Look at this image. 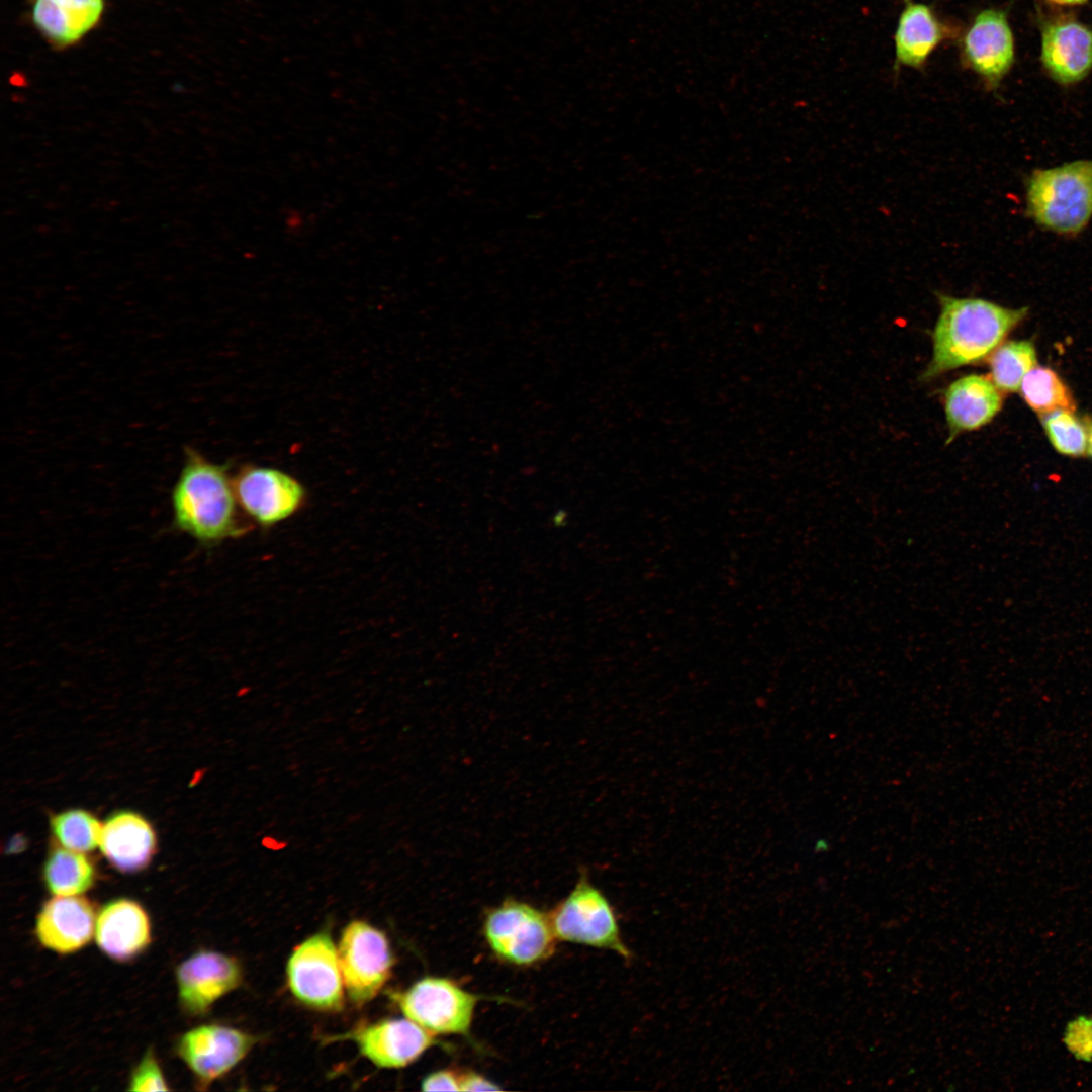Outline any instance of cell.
<instances>
[{
  "label": "cell",
  "mask_w": 1092,
  "mask_h": 1092,
  "mask_svg": "<svg viewBox=\"0 0 1092 1092\" xmlns=\"http://www.w3.org/2000/svg\"><path fill=\"white\" fill-rule=\"evenodd\" d=\"M1002 404L1001 390L990 376L970 374L958 378L943 393L948 440L987 425Z\"/></svg>",
  "instance_id": "16"
},
{
  "label": "cell",
  "mask_w": 1092,
  "mask_h": 1092,
  "mask_svg": "<svg viewBox=\"0 0 1092 1092\" xmlns=\"http://www.w3.org/2000/svg\"><path fill=\"white\" fill-rule=\"evenodd\" d=\"M403 1015L435 1035H468L479 997L456 982L428 976L393 994Z\"/></svg>",
  "instance_id": "6"
},
{
  "label": "cell",
  "mask_w": 1092,
  "mask_h": 1092,
  "mask_svg": "<svg viewBox=\"0 0 1092 1092\" xmlns=\"http://www.w3.org/2000/svg\"><path fill=\"white\" fill-rule=\"evenodd\" d=\"M1019 390L1025 402L1039 414L1056 410H1076L1070 388L1051 368H1032L1024 376Z\"/></svg>",
  "instance_id": "23"
},
{
  "label": "cell",
  "mask_w": 1092,
  "mask_h": 1092,
  "mask_svg": "<svg viewBox=\"0 0 1092 1092\" xmlns=\"http://www.w3.org/2000/svg\"><path fill=\"white\" fill-rule=\"evenodd\" d=\"M1041 62L1060 84L1083 80L1092 70V29L1071 17H1057L1042 24Z\"/></svg>",
  "instance_id": "14"
},
{
  "label": "cell",
  "mask_w": 1092,
  "mask_h": 1092,
  "mask_svg": "<svg viewBox=\"0 0 1092 1092\" xmlns=\"http://www.w3.org/2000/svg\"><path fill=\"white\" fill-rule=\"evenodd\" d=\"M178 1001L190 1016L205 1014L212 1004L242 982V969L234 957L200 950L176 969Z\"/></svg>",
  "instance_id": "12"
},
{
  "label": "cell",
  "mask_w": 1092,
  "mask_h": 1092,
  "mask_svg": "<svg viewBox=\"0 0 1092 1092\" xmlns=\"http://www.w3.org/2000/svg\"><path fill=\"white\" fill-rule=\"evenodd\" d=\"M423 1091H460V1072L441 1069L428 1074L421 1082Z\"/></svg>",
  "instance_id": "27"
},
{
  "label": "cell",
  "mask_w": 1092,
  "mask_h": 1092,
  "mask_svg": "<svg viewBox=\"0 0 1092 1092\" xmlns=\"http://www.w3.org/2000/svg\"><path fill=\"white\" fill-rule=\"evenodd\" d=\"M548 916L557 940L611 950L631 960L612 904L585 872Z\"/></svg>",
  "instance_id": "4"
},
{
  "label": "cell",
  "mask_w": 1092,
  "mask_h": 1092,
  "mask_svg": "<svg viewBox=\"0 0 1092 1092\" xmlns=\"http://www.w3.org/2000/svg\"><path fill=\"white\" fill-rule=\"evenodd\" d=\"M99 847L115 869L134 873L146 868L152 859L156 835L144 817L131 811H120L102 825Z\"/></svg>",
  "instance_id": "19"
},
{
  "label": "cell",
  "mask_w": 1092,
  "mask_h": 1092,
  "mask_svg": "<svg viewBox=\"0 0 1092 1092\" xmlns=\"http://www.w3.org/2000/svg\"><path fill=\"white\" fill-rule=\"evenodd\" d=\"M260 844L271 851L284 850L288 846V841L278 838L277 836L266 834L260 839Z\"/></svg>",
  "instance_id": "29"
},
{
  "label": "cell",
  "mask_w": 1092,
  "mask_h": 1092,
  "mask_svg": "<svg viewBox=\"0 0 1092 1092\" xmlns=\"http://www.w3.org/2000/svg\"><path fill=\"white\" fill-rule=\"evenodd\" d=\"M42 874L46 887L54 896L80 895L93 886L96 877L94 864L84 852L59 844L50 850Z\"/></svg>",
  "instance_id": "21"
},
{
  "label": "cell",
  "mask_w": 1092,
  "mask_h": 1092,
  "mask_svg": "<svg viewBox=\"0 0 1092 1092\" xmlns=\"http://www.w3.org/2000/svg\"><path fill=\"white\" fill-rule=\"evenodd\" d=\"M500 1089V1086L496 1083L477 1072L471 1070L460 1072V1091L474 1092Z\"/></svg>",
  "instance_id": "28"
},
{
  "label": "cell",
  "mask_w": 1092,
  "mask_h": 1092,
  "mask_svg": "<svg viewBox=\"0 0 1092 1092\" xmlns=\"http://www.w3.org/2000/svg\"><path fill=\"white\" fill-rule=\"evenodd\" d=\"M483 932L493 953L517 966L548 959L557 941L548 914L517 900H507L491 909L485 916Z\"/></svg>",
  "instance_id": "5"
},
{
  "label": "cell",
  "mask_w": 1092,
  "mask_h": 1092,
  "mask_svg": "<svg viewBox=\"0 0 1092 1092\" xmlns=\"http://www.w3.org/2000/svg\"><path fill=\"white\" fill-rule=\"evenodd\" d=\"M1088 433L1087 453L1092 458V418L1085 421Z\"/></svg>",
  "instance_id": "31"
},
{
  "label": "cell",
  "mask_w": 1092,
  "mask_h": 1092,
  "mask_svg": "<svg viewBox=\"0 0 1092 1092\" xmlns=\"http://www.w3.org/2000/svg\"><path fill=\"white\" fill-rule=\"evenodd\" d=\"M1044 432L1061 454L1079 457L1087 453L1088 433L1085 422L1072 411L1056 410L1040 414Z\"/></svg>",
  "instance_id": "25"
},
{
  "label": "cell",
  "mask_w": 1092,
  "mask_h": 1092,
  "mask_svg": "<svg viewBox=\"0 0 1092 1092\" xmlns=\"http://www.w3.org/2000/svg\"><path fill=\"white\" fill-rule=\"evenodd\" d=\"M238 506L257 524L271 527L293 516L305 502V489L275 468L246 466L233 479Z\"/></svg>",
  "instance_id": "10"
},
{
  "label": "cell",
  "mask_w": 1092,
  "mask_h": 1092,
  "mask_svg": "<svg viewBox=\"0 0 1092 1092\" xmlns=\"http://www.w3.org/2000/svg\"><path fill=\"white\" fill-rule=\"evenodd\" d=\"M940 311L932 332V358L921 379L929 381L989 357L1026 315L983 298L936 294Z\"/></svg>",
  "instance_id": "1"
},
{
  "label": "cell",
  "mask_w": 1092,
  "mask_h": 1092,
  "mask_svg": "<svg viewBox=\"0 0 1092 1092\" xmlns=\"http://www.w3.org/2000/svg\"><path fill=\"white\" fill-rule=\"evenodd\" d=\"M257 1037L220 1024H203L183 1033L175 1050L195 1077L200 1090L239 1064L257 1042Z\"/></svg>",
  "instance_id": "9"
},
{
  "label": "cell",
  "mask_w": 1092,
  "mask_h": 1092,
  "mask_svg": "<svg viewBox=\"0 0 1092 1092\" xmlns=\"http://www.w3.org/2000/svg\"><path fill=\"white\" fill-rule=\"evenodd\" d=\"M1036 363V351L1032 342H1004L989 356L990 378L1001 391L1015 392Z\"/></svg>",
  "instance_id": "22"
},
{
  "label": "cell",
  "mask_w": 1092,
  "mask_h": 1092,
  "mask_svg": "<svg viewBox=\"0 0 1092 1092\" xmlns=\"http://www.w3.org/2000/svg\"><path fill=\"white\" fill-rule=\"evenodd\" d=\"M93 904L80 895L54 896L44 902L35 922V935L47 948L70 953L83 947L95 932Z\"/></svg>",
  "instance_id": "15"
},
{
  "label": "cell",
  "mask_w": 1092,
  "mask_h": 1092,
  "mask_svg": "<svg viewBox=\"0 0 1092 1092\" xmlns=\"http://www.w3.org/2000/svg\"><path fill=\"white\" fill-rule=\"evenodd\" d=\"M104 0H32L31 21L55 49H67L83 39L101 21Z\"/></svg>",
  "instance_id": "17"
},
{
  "label": "cell",
  "mask_w": 1092,
  "mask_h": 1092,
  "mask_svg": "<svg viewBox=\"0 0 1092 1092\" xmlns=\"http://www.w3.org/2000/svg\"><path fill=\"white\" fill-rule=\"evenodd\" d=\"M228 464H215L186 448L185 460L172 490L174 525L204 545L246 532L240 523Z\"/></svg>",
  "instance_id": "2"
},
{
  "label": "cell",
  "mask_w": 1092,
  "mask_h": 1092,
  "mask_svg": "<svg viewBox=\"0 0 1092 1092\" xmlns=\"http://www.w3.org/2000/svg\"><path fill=\"white\" fill-rule=\"evenodd\" d=\"M1048 2L1059 6H1078L1085 4L1088 0H1046Z\"/></svg>",
  "instance_id": "30"
},
{
  "label": "cell",
  "mask_w": 1092,
  "mask_h": 1092,
  "mask_svg": "<svg viewBox=\"0 0 1092 1092\" xmlns=\"http://www.w3.org/2000/svg\"><path fill=\"white\" fill-rule=\"evenodd\" d=\"M960 50L963 64L988 89H996L1015 58L1014 37L1006 13L994 8L979 12L964 32Z\"/></svg>",
  "instance_id": "11"
},
{
  "label": "cell",
  "mask_w": 1092,
  "mask_h": 1092,
  "mask_svg": "<svg viewBox=\"0 0 1092 1092\" xmlns=\"http://www.w3.org/2000/svg\"><path fill=\"white\" fill-rule=\"evenodd\" d=\"M1026 212L1044 230L1080 234L1092 217V159L1034 170L1026 182Z\"/></svg>",
  "instance_id": "3"
},
{
  "label": "cell",
  "mask_w": 1092,
  "mask_h": 1092,
  "mask_svg": "<svg viewBox=\"0 0 1092 1092\" xmlns=\"http://www.w3.org/2000/svg\"><path fill=\"white\" fill-rule=\"evenodd\" d=\"M128 1090L130 1091H168L161 1068L152 1050H148L131 1072Z\"/></svg>",
  "instance_id": "26"
},
{
  "label": "cell",
  "mask_w": 1092,
  "mask_h": 1092,
  "mask_svg": "<svg viewBox=\"0 0 1092 1092\" xmlns=\"http://www.w3.org/2000/svg\"><path fill=\"white\" fill-rule=\"evenodd\" d=\"M286 976L290 991L306 1006L322 1011L343 1006L345 986L338 949L329 933H315L294 947Z\"/></svg>",
  "instance_id": "7"
},
{
  "label": "cell",
  "mask_w": 1092,
  "mask_h": 1092,
  "mask_svg": "<svg viewBox=\"0 0 1092 1092\" xmlns=\"http://www.w3.org/2000/svg\"><path fill=\"white\" fill-rule=\"evenodd\" d=\"M338 956L345 989L356 1004L374 998L390 977L393 956L387 937L365 921L344 927Z\"/></svg>",
  "instance_id": "8"
},
{
  "label": "cell",
  "mask_w": 1092,
  "mask_h": 1092,
  "mask_svg": "<svg viewBox=\"0 0 1092 1092\" xmlns=\"http://www.w3.org/2000/svg\"><path fill=\"white\" fill-rule=\"evenodd\" d=\"M947 34L946 26L929 6L908 0L894 37L896 67L921 69Z\"/></svg>",
  "instance_id": "20"
},
{
  "label": "cell",
  "mask_w": 1092,
  "mask_h": 1092,
  "mask_svg": "<svg viewBox=\"0 0 1092 1092\" xmlns=\"http://www.w3.org/2000/svg\"><path fill=\"white\" fill-rule=\"evenodd\" d=\"M50 824L58 844L65 848L86 853L99 845L102 825L85 810L63 811L54 815Z\"/></svg>",
  "instance_id": "24"
},
{
  "label": "cell",
  "mask_w": 1092,
  "mask_h": 1092,
  "mask_svg": "<svg viewBox=\"0 0 1092 1092\" xmlns=\"http://www.w3.org/2000/svg\"><path fill=\"white\" fill-rule=\"evenodd\" d=\"M99 948L115 961L125 962L141 953L150 943V920L142 906L128 899L107 903L95 923Z\"/></svg>",
  "instance_id": "18"
},
{
  "label": "cell",
  "mask_w": 1092,
  "mask_h": 1092,
  "mask_svg": "<svg viewBox=\"0 0 1092 1092\" xmlns=\"http://www.w3.org/2000/svg\"><path fill=\"white\" fill-rule=\"evenodd\" d=\"M343 1037L355 1041L360 1053L375 1066L386 1069L406 1067L439 1044L435 1034L407 1017L380 1020Z\"/></svg>",
  "instance_id": "13"
}]
</instances>
